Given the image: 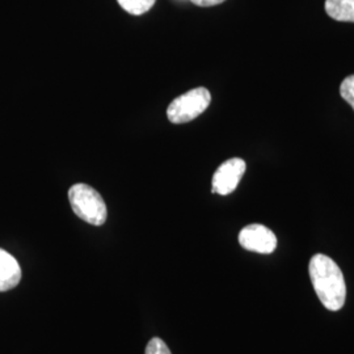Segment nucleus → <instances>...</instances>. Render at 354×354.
I'll return each instance as SVG.
<instances>
[{
  "label": "nucleus",
  "instance_id": "obj_6",
  "mask_svg": "<svg viewBox=\"0 0 354 354\" xmlns=\"http://www.w3.org/2000/svg\"><path fill=\"white\" fill-rule=\"evenodd\" d=\"M21 279V268L11 253L0 248V292L16 288Z\"/></svg>",
  "mask_w": 354,
  "mask_h": 354
},
{
  "label": "nucleus",
  "instance_id": "obj_4",
  "mask_svg": "<svg viewBox=\"0 0 354 354\" xmlns=\"http://www.w3.org/2000/svg\"><path fill=\"white\" fill-rule=\"evenodd\" d=\"M247 165L241 158L228 159L215 171L212 183L213 193L227 196L238 188Z\"/></svg>",
  "mask_w": 354,
  "mask_h": 354
},
{
  "label": "nucleus",
  "instance_id": "obj_5",
  "mask_svg": "<svg viewBox=\"0 0 354 354\" xmlns=\"http://www.w3.org/2000/svg\"><path fill=\"white\" fill-rule=\"evenodd\" d=\"M239 243L247 251L268 254L274 252L277 247V238L272 230L263 225H250L241 230Z\"/></svg>",
  "mask_w": 354,
  "mask_h": 354
},
{
  "label": "nucleus",
  "instance_id": "obj_10",
  "mask_svg": "<svg viewBox=\"0 0 354 354\" xmlns=\"http://www.w3.org/2000/svg\"><path fill=\"white\" fill-rule=\"evenodd\" d=\"M145 354H172L171 353V351H169V348L167 346V344H165L162 339H159V337H153L151 339L149 344H147V346H146V351H145Z\"/></svg>",
  "mask_w": 354,
  "mask_h": 354
},
{
  "label": "nucleus",
  "instance_id": "obj_7",
  "mask_svg": "<svg viewBox=\"0 0 354 354\" xmlns=\"http://www.w3.org/2000/svg\"><path fill=\"white\" fill-rule=\"evenodd\" d=\"M326 12L333 20L354 23V0H326Z\"/></svg>",
  "mask_w": 354,
  "mask_h": 354
},
{
  "label": "nucleus",
  "instance_id": "obj_11",
  "mask_svg": "<svg viewBox=\"0 0 354 354\" xmlns=\"http://www.w3.org/2000/svg\"><path fill=\"white\" fill-rule=\"evenodd\" d=\"M190 1L198 7H213V6H218L226 0H190Z\"/></svg>",
  "mask_w": 354,
  "mask_h": 354
},
{
  "label": "nucleus",
  "instance_id": "obj_2",
  "mask_svg": "<svg viewBox=\"0 0 354 354\" xmlns=\"http://www.w3.org/2000/svg\"><path fill=\"white\" fill-rule=\"evenodd\" d=\"M68 201L73 212L92 226H102L108 218L106 203L102 194L87 184H74L68 190Z\"/></svg>",
  "mask_w": 354,
  "mask_h": 354
},
{
  "label": "nucleus",
  "instance_id": "obj_1",
  "mask_svg": "<svg viewBox=\"0 0 354 354\" xmlns=\"http://www.w3.org/2000/svg\"><path fill=\"white\" fill-rule=\"evenodd\" d=\"M308 272L322 304L329 311L342 310L346 299V285L339 266L328 256L317 253L310 261Z\"/></svg>",
  "mask_w": 354,
  "mask_h": 354
},
{
  "label": "nucleus",
  "instance_id": "obj_3",
  "mask_svg": "<svg viewBox=\"0 0 354 354\" xmlns=\"http://www.w3.org/2000/svg\"><path fill=\"white\" fill-rule=\"evenodd\" d=\"M212 95L209 89L198 87L176 97L167 108V117L172 124H187L197 118L209 108Z\"/></svg>",
  "mask_w": 354,
  "mask_h": 354
},
{
  "label": "nucleus",
  "instance_id": "obj_8",
  "mask_svg": "<svg viewBox=\"0 0 354 354\" xmlns=\"http://www.w3.org/2000/svg\"><path fill=\"white\" fill-rule=\"evenodd\" d=\"M120 7L133 16H140L149 12L156 0H117Z\"/></svg>",
  "mask_w": 354,
  "mask_h": 354
},
{
  "label": "nucleus",
  "instance_id": "obj_9",
  "mask_svg": "<svg viewBox=\"0 0 354 354\" xmlns=\"http://www.w3.org/2000/svg\"><path fill=\"white\" fill-rule=\"evenodd\" d=\"M340 95L345 102H348L354 111V75L348 76L342 80L340 86Z\"/></svg>",
  "mask_w": 354,
  "mask_h": 354
}]
</instances>
